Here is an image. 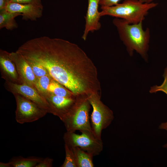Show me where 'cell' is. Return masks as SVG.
I'll return each instance as SVG.
<instances>
[{
	"label": "cell",
	"instance_id": "cell-1",
	"mask_svg": "<svg viewBox=\"0 0 167 167\" xmlns=\"http://www.w3.org/2000/svg\"><path fill=\"white\" fill-rule=\"evenodd\" d=\"M33 59L75 97L101 91L96 66L76 44L61 38L48 39L38 47Z\"/></svg>",
	"mask_w": 167,
	"mask_h": 167
},
{
	"label": "cell",
	"instance_id": "cell-2",
	"mask_svg": "<svg viewBox=\"0 0 167 167\" xmlns=\"http://www.w3.org/2000/svg\"><path fill=\"white\" fill-rule=\"evenodd\" d=\"M142 22L131 24L123 19L116 18L113 20L120 38L126 46L129 55L132 56L135 51L147 61L150 32L148 28L143 29Z\"/></svg>",
	"mask_w": 167,
	"mask_h": 167
},
{
	"label": "cell",
	"instance_id": "cell-3",
	"mask_svg": "<svg viewBox=\"0 0 167 167\" xmlns=\"http://www.w3.org/2000/svg\"><path fill=\"white\" fill-rule=\"evenodd\" d=\"M158 3H143L139 0H124L121 3L111 6H101V16L108 15L123 19L131 24L143 22L149 11Z\"/></svg>",
	"mask_w": 167,
	"mask_h": 167
},
{
	"label": "cell",
	"instance_id": "cell-4",
	"mask_svg": "<svg viewBox=\"0 0 167 167\" xmlns=\"http://www.w3.org/2000/svg\"><path fill=\"white\" fill-rule=\"evenodd\" d=\"M90 105L87 96L76 97L74 104L61 120L66 131L78 130L93 134L89 116Z\"/></svg>",
	"mask_w": 167,
	"mask_h": 167
},
{
	"label": "cell",
	"instance_id": "cell-5",
	"mask_svg": "<svg viewBox=\"0 0 167 167\" xmlns=\"http://www.w3.org/2000/svg\"><path fill=\"white\" fill-rule=\"evenodd\" d=\"M87 97L92 108L90 118L92 132L96 138L101 139L102 130L108 127L114 119L113 112L101 101L99 93H92Z\"/></svg>",
	"mask_w": 167,
	"mask_h": 167
},
{
	"label": "cell",
	"instance_id": "cell-6",
	"mask_svg": "<svg viewBox=\"0 0 167 167\" xmlns=\"http://www.w3.org/2000/svg\"><path fill=\"white\" fill-rule=\"evenodd\" d=\"M81 133L79 135L66 131L63 136L65 144L71 148L78 147L93 156L99 155L103 148L101 139H97L92 133Z\"/></svg>",
	"mask_w": 167,
	"mask_h": 167
},
{
	"label": "cell",
	"instance_id": "cell-7",
	"mask_svg": "<svg viewBox=\"0 0 167 167\" xmlns=\"http://www.w3.org/2000/svg\"><path fill=\"white\" fill-rule=\"evenodd\" d=\"M13 95L16 104L15 118L18 123L23 124L34 122L48 113L46 110L22 96Z\"/></svg>",
	"mask_w": 167,
	"mask_h": 167
},
{
	"label": "cell",
	"instance_id": "cell-8",
	"mask_svg": "<svg viewBox=\"0 0 167 167\" xmlns=\"http://www.w3.org/2000/svg\"><path fill=\"white\" fill-rule=\"evenodd\" d=\"M4 86L8 91L13 95L19 94L35 102L48 113V105L45 99L34 87L5 81Z\"/></svg>",
	"mask_w": 167,
	"mask_h": 167
},
{
	"label": "cell",
	"instance_id": "cell-9",
	"mask_svg": "<svg viewBox=\"0 0 167 167\" xmlns=\"http://www.w3.org/2000/svg\"><path fill=\"white\" fill-rule=\"evenodd\" d=\"M35 87L41 95L46 93L65 97H75L70 91L49 75L37 78Z\"/></svg>",
	"mask_w": 167,
	"mask_h": 167
},
{
	"label": "cell",
	"instance_id": "cell-10",
	"mask_svg": "<svg viewBox=\"0 0 167 167\" xmlns=\"http://www.w3.org/2000/svg\"><path fill=\"white\" fill-rule=\"evenodd\" d=\"M45 100L49 106L48 113L62 119L74 104L76 97H68L49 94L41 95Z\"/></svg>",
	"mask_w": 167,
	"mask_h": 167
},
{
	"label": "cell",
	"instance_id": "cell-11",
	"mask_svg": "<svg viewBox=\"0 0 167 167\" xmlns=\"http://www.w3.org/2000/svg\"><path fill=\"white\" fill-rule=\"evenodd\" d=\"M9 55L15 65L18 75V84L35 87L37 78L26 60L16 51L9 53Z\"/></svg>",
	"mask_w": 167,
	"mask_h": 167
},
{
	"label": "cell",
	"instance_id": "cell-12",
	"mask_svg": "<svg viewBox=\"0 0 167 167\" xmlns=\"http://www.w3.org/2000/svg\"><path fill=\"white\" fill-rule=\"evenodd\" d=\"M100 0H88V6L85 17V24L82 38L86 40L90 32H93L100 29L101 25L100 22L101 17L98 6Z\"/></svg>",
	"mask_w": 167,
	"mask_h": 167
},
{
	"label": "cell",
	"instance_id": "cell-13",
	"mask_svg": "<svg viewBox=\"0 0 167 167\" xmlns=\"http://www.w3.org/2000/svg\"><path fill=\"white\" fill-rule=\"evenodd\" d=\"M43 7L30 4L7 2L5 9L13 13L22 14V19L36 21L42 15Z\"/></svg>",
	"mask_w": 167,
	"mask_h": 167
},
{
	"label": "cell",
	"instance_id": "cell-14",
	"mask_svg": "<svg viewBox=\"0 0 167 167\" xmlns=\"http://www.w3.org/2000/svg\"><path fill=\"white\" fill-rule=\"evenodd\" d=\"M0 71L2 78L5 81L18 84V77L15 62L9 53L0 50Z\"/></svg>",
	"mask_w": 167,
	"mask_h": 167
},
{
	"label": "cell",
	"instance_id": "cell-15",
	"mask_svg": "<svg viewBox=\"0 0 167 167\" xmlns=\"http://www.w3.org/2000/svg\"><path fill=\"white\" fill-rule=\"evenodd\" d=\"M71 148L73 150L77 167L94 166L93 161V156L78 147Z\"/></svg>",
	"mask_w": 167,
	"mask_h": 167
},
{
	"label": "cell",
	"instance_id": "cell-16",
	"mask_svg": "<svg viewBox=\"0 0 167 167\" xmlns=\"http://www.w3.org/2000/svg\"><path fill=\"white\" fill-rule=\"evenodd\" d=\"M22 15L19 13H13L5 9L0 11V28H5L9 30L17 28L18 25L15 18L19 16Z\"/></svg>",
	"mask_w": 167,
	"mask_h": 167
},
{
	"label": "cell",
	"instance_id": "cell-17",
	"mask_svg": "<svg viewBox=\"0 0 167 167\" xmlns=\"http://www.w3.org/2000/svg\"><path fill=\"white\" fill-rule=\"evenodd\" d=\"M43 159L33 156L27 158L18 156L11 159L9 162L11 167H35Z\"/></svg>",
	"mask_w": 167,
	"mask_h": 167
},
{
	"label": "cell",
	"instance_id": "cell-18",
	"mask_svg": "<svg viewBox=\"0 0 167 167\" xmlns=\"http://www.w3.org/2000/svg\"><path fill=\"white\" fill-rule=\"evenodd\" d=\"M24 58L26 60L31 67L36 78L49 75L46 69L41 64L31 59Z\"/></svg>",
	"mask_w": 167,
	"mask_h": 167
},
{
	"label": "cell",
	"instance_id": "cell-19",
	"mask_svg": "<svg viewBox=\"0 0 167 167\" xmlns=\"http://www.w3.org/2000/svg\"><path fill=\"white\" fill-rule=\"evenodd\" d=\"M65 157L61 167H77L72 149L65 144Z\"/></svg>",
	"mask_w": 167,
	"mask_h": 167
},
{
	"label": "cell",
	"instance_id": "cell-20",
	"mask_svg": "<svg viewBox=\"0 0 167 167\" xmlns=\"http://www.w3.org/2000/svg\"><path fill=\"white\" fill-rule=\"evenodd\" d=\"M163 76L164 80L162 84L160 86L156 85L151 87L149 92L150 93H156L159 91H162L167 95V67L164 70Z\"/></svg>",
	"mask_w": 167,
	"mask_h": 167
},
{
	"label": "cell",
	"instance_id": "cell-21",
	"mask_svg": "<svg viewBox=\"0 0 167 167\" xmlns=\"http://www.w3.org/2000/svg\"><path fill=\"white\" fill-rule=\"evenodd\" d=\"M121 0H100L99 5L101 6H111L118 3ZM143 3H150L153 2V0H139Z\"/></svg>",
	"mask_w": 167,
	"mask_h": 167
},
{
	"label": "cell",
	"instance_id": "cell-22",
	"mask_svg": "<svg viewBox=\"0 0 167 167\" xmlns=\"http://www.w3.org/2000/svg\"><path fill=\"white\" fill-rule=\"evenodd\" d=\"M9 2L30 4L43 7L41 0H10Z\"/></svg>",
	"mask_w": 167,
	"mask_h": 167
},
{
	"label": "cell",
	"instance_id": "cell-23",
	"mask_svg": "<svg viewBox=\"0 0 167 167\" xmlns=\"http://www.w3.org/2000/svg\"><path fill=\"white\" fill-rule=\"evenodd\" d=\"M53 160L52 159L47 157L43 159L35 167H51Z\"/></svg>",
	"mask_w": 167,
	"mask_h": 167
},
{
	"label": "cell",
	"instance_id": "cell-24",
	"mask_svg": "<svg viewBox=\"0 0 167 167\" xmlns=\"http://www.w3.org/2000/svg\"><path fill=\"white\" fill-rule=\"evenodd\" d=\"M7 3L6 0H0V11L5 9Z\"/></svg>",
	"mask_w": 167,
	"mask_h": 167
},
{
	"label": "cell",
	"instance_id": "cell-25",
	"mask_svg": "<svg viewBox=\"0 0 167 167\" xmlns=\"http://www.w3.org/2000/svg\"><path fill=\"white\" fill-rule=\"evenodd\" d=\"M158 128L167 131V122L161 123L159 126Z\"/></svg>",
	"mask_w": 167,
	"mask_h": 167
},
{
	"label": "cell",
	"instance_id": "cell-26",
	"mask_svg": "<svg viewBox=\"0 0 167 167\" xmlns=\"http://www.w3.org/2000/svg\"><path fill=\"white\" fill-rule=\"evenodd\" d=\"M0 167H11V166L9 162L4 163L2 162H0Z\"/></svg>",
	"mask_w": 167,
	"mask_h": 167
},
{
	"label": "cell",
	"instance_id": "cell-27",
	"mask_svg": "<svg viewBox=\"0 0 167 167\" xmlns=\"http://www.w3.org/2000/svg\"><path fill=\"white\" fill-rule=\"evenodd\" d=\"M163 147L164 148H167V143L163 145Z\"/></svg>",
	"mask_w": 167,
	"mask_h": 167
},
{
	"label": "cell",
	"instance_id": "cell-28",
	"mask_svg": "<svg viewBox=\"0 0 167 167\" xmlns=\"http://www.w3.org/2000/svg\"><path fill=\"white\" fill-rule=\"evenodd\" d=\"M10 0H6V2H9Z\"/></svg>",
	"mask_w": 167,
	"mask_h": 167
}]
</instances>
